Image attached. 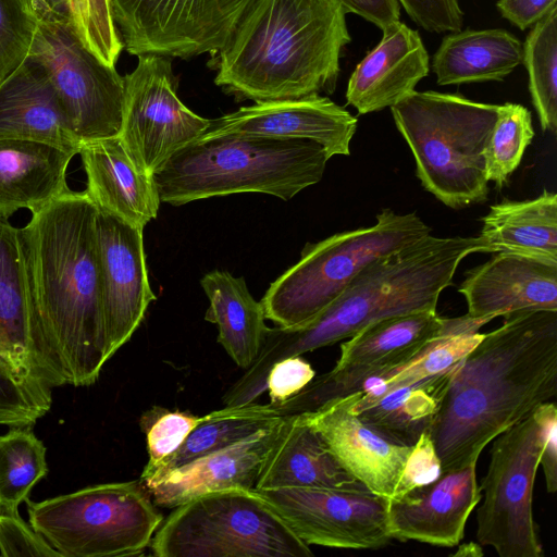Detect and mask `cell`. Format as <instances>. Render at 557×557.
<instances>
[{
    "instance_id": "1",
    "label": "cell",
    "mask_w": 557,
    "mask_h": 557,
    "mask_svg": "<svg viewBox=\"0 0 557 557\" xmlns=\"http://www.w3.org/2000/svg\"><path fill=\"white\" fill-rule=\"evenodd\" d=\"M557 393V311L505 315L455 366L429 428L442 472L478 463L487 444Z\"/></svg>"
},
{
    "instance_id": "2",
    "label": "cell",
    "mask_w": 557,
    "mask_h": 557,
    "mask_svg": "<svg viewBox=\"0 0 557 557\" xmlns=\"http://www.w3.org/2000/svg\"><path fill=\"white\" fill-rule=\"evenodd\" d=\"M97 207L70 190L18 228L23 286L34 326L66 384L96 383L110 359L99 287Z\"/></svg>"
},
{
    "instance_id": "3",
    "label": "cell",
    "mask_w": 557,
    "mask_h": 557,
    "mask_svg": "<svg viewBox=\"0 0 557 557\" xmlns=\"http://www.w3.org/2000/svg\"><path fill=\"white\" fill-rule=\"evenodd\" d=\"M485 252L479 237H434L431 234L364 267L320 314L294 327H269L246 372L223 397L225 406L255 401L267 389L271 367L290 356L349 338L385 317L436 310L441 293L451 285L460 262Z\"/></svg>"
},
{
    "instance_id": "4",
    "label": "cell",
    "mask_w": 557,
    "mask_h": 557,
    "mask_svg": "<svg viewBox=\"0 0 557 557\" xmlns=\"http://www.w3.org/2000/svg\"><path fill=\"white\" fill-rule=\"evenodd\" d=\"M346 14L335 0H253L212 55L215 85L237 101L333 94L351 41Z\"/></svg>"
},
{
    "instance_id": "5",
    "label": "cell",
    "mask_w": 557,
    "mask_h": 557,
    "mask_svg": "<svg viewBox=\"0 0 557 557\" xmlns=\"http://www.w3.org/2000/svg\"><path fill=\"white\" fill-rule=\"evenodd\" d=\"M327 161L313 140L224 135L181 148L152 178L172 206L239 193L289 200L322 180Z\"/></svg>"
},
{
    "instance_id": "6",
    "label": "cell",
    "mask_w": 557,
    "mask_h": 557,
    "mask_svg": "<svg viewBox=\"0 0 557 557\" xmlns=\"http://www.w3.org/2000/svg\"><path fill=\"white\" fill-rule=\"evenodd\" d=\"M498 108L433 90H413L391 107L417 177L445 206L461 209L487 199L485 150Z\"/></svg>"
},
{
    "instance_id": "7",
    "label": "cell",
    "mask_w": 557,
    "mask_h": 557,
    "mask_svg": "<svg viewBox=\"0 0 557 557\" xmlns=\"http://www.w3.org/2000/svg\"><path fill=\"white\" fill-rule=\"evenodd\" d=\"M430 234L431 228L414 212L383 209L372 226L307 244L300 260L275 280L260 300L265 319L282 327L309 322L370 262Z\"/></svg>"
},
{
    "instance_id": "8",
    "label": "cell",
    "mask_w": 557,
    "mask_h": 557,
    "mask_svg": "<svg viewBox=\"0 0 557 557\" xmlns=\"http://www.w3.org/2000/svg\"><path fill=\"white\" fill-rule=\"evenodd\" d=\"M309 546L260 492L243 487L173 508L150 543L158 557H311Z\"/></svg>"
},
{
    "instance_id": "9",
    "label": "cell",
    "mask_w": 557,
    "mask_h": 557,
    "mask_svg": "<svg viewBox=\"0 0 557 557\" xmlns=\"http://www.w3.org/2000/svg\"><path fill=\"white\" fill-rule=\"evenodd\" d=\"M26 504L29 524L61 557L143 555L163 521L140 480Z\"/></svg>"
},
{
    "instance_id": "10",
    "label": "cell",
    "mask_w": 557,
    "mask_h": 557,
    "mask_svg": "<svg viewBox=\"0 0 557 557\" xmlns=\"http://www.w3.org/2000/svg\"><path fill=\"white\" fill-rule=\"evenodd\" d=\"M61 366L37 333L23 286L18 228L0 218V424L33 426L65 385Z\"/></svg>"
},
{
    "instance_id": "11",
    "label": "cell",
    "mask_w": 557,
    "mask_h": 557,
    "mask_svg": "<svg viewBox=\"0 0 557 557\" xmlns=\"http://www.w3.org/2000/svg\"><path fill=\"white\" fill-rule=\"evenodd\" d=\"M36 30L30 57L38 60L81 144L120 134L124 77L98 59L81 40L69 15L45 0H33Z\"/></svg>"
},
{
    "instance_id": "12",
    "label": "cell",
    "mask_w": 557,
    "mask_h": 557,
    "mask_svg": "<svg viewBox=\"0 0 557 557\" xmlns=\"http://www.w3.org/2000/svg\"><path fill=\"white\" fill-rule=\"evenodd\" d=\"M480 488L476 540L500 557H543L533 518V490L542 450L541 426L532 412L493 441Z\"/></svg>"
},
{
    "instance_id": "13",
    "label": "cell",
    "mask_w": 557,
    "mask_h": 557,
    "mask_svg": "<svg viewBox=\"0 0 557 557\" xmlns=\"http://www.w3.org/2000/svg\"><path fill=\"white\" fill-rule=\"evenodd\" d=\"M253 0H111L113 20L132 55L189 59L216 53Z\"/></svg>"
},
{
    "instance_id": "14",
    "label": "cell",
    "mask_w": 557,
    "mask_h": 557,
    "mask_svg": "<svg viewBox=\"0 0 557 557\" xmlns=\"http://www.w3.org/2000/svg\"><path fill=\"white\" fill-rule=\"evenodd\" d=\"M171 58L138 55L124 76L122 125L119 134L136 166L152 175L177 150L205 133L210 120L189 110L176 94Z\"/></svg>"
},
{
    "instance_id": "15",
    "label": "cell",
    "mask_w": 557,
    "mask_h": 557,
    "mask_svg": "<svg viewBox=\"0 0 557 557\" xmlns=\"http://www.w3.org/2000/svg\"><path fill=\"white\" fill-rule=\"evenodd\" d=\"M258 492L308 545L379 549L393 540L387 528V497L358 481L331 487Z\"/></svg>"
},
{
    "instance_id": "16",
    "label": "cell",
    "mask_w": 557,
    "mask_h": 557,
    "mask_svg": "<svg viewBox=\"0 0 557 557\" xmlns=\"http://www.w3.org/2000/svg\"><path fill=\"white\" fill-rule=\"evenodd\" d=\"M96 237L100 302L111 358L131 339L157 297L148 280L144 227L97 208Z\"/></svg>"
},
{
    "instance_id": "17",
    "label": "cell",
    "mask_w": 557,
    "mask_h": 557,
    "mask_svg": "<svg viewBox=\"0 0 557 557\" xmlns=\"http://www.w3.org/2000/svg\"><path fill=\"white\" fill-rule=\"evenodd\" d=\"M358 120L327 97L256 102L210 120L195 141L224 135H249L283 139H309L320 144L329 159L349 156ZM194 141V143H195Z\"/></svg>"
},
{
    "instance_id": "18",
    "label": "cell",
    "mask_w": 557,
    "mask_h": 557,
    "mask_svg": "<svg viewBox=\"0 0 557 557\" xmlns=\"http://www.w3.org/2000/svg\"><path fill=\"white\" fill-rule=\"evenodd\" d=\"M475 470L476 463H470L444 471L428 485L399 498H387L391 537L445 547L459 544L482 497Z\"/></svg>"
},
{
    "instance_id": "19",
    "label": "cell",
    "mask_w": 557,
    "mask_h": 557,
    "mask_svg": "<svg viewBox=\"0 0 557 557\" xmlns=\"http://www.w3.org/2000/svg\"><path fill=\"white\" fill-rule=\"evenodd\" d=\"M299 414L355 480L377 495L393 496L412 446L399 444L362 421L350 411L347 396Z\"/></svg>"
},
{
    "instance_id": "20",
    "label": "cell",
    "mask_w": 557,
    "mask_h": 557,
    "mask_svg": "<svg viewBox=\"0 0 557 557\" xmlns=\"http://www.w3.org/2000/svg\"><path fill=\"white\" fill-rule=\"evenodd\" d=\"M458 292L474 319L533 310L557 311V263L496 252L466 273Z\"/></svg>"
},
{
    "instance_id": "21",
    "label": "cell",
    "mask_w": 557,
    "mask_h": 557,
    "mask_svg": "<svg viewBox=\"0 0 557 557\" xmlns=\"http://www.w3.org/2000/svg\"><path fill=\"white\" fill-rule=\"evenodd\" d=\"M282 418L238 443L141 482L156 506L172 509L208 492L255 488Z\"/></svg>"
},
{
    "instance_id": "22",
    "label": "cell",
    "mask_w": 557,
    "mask_h": 557,
    "mask_svg": "<svg viewBox=\"0 0 557 557\" xmlns=\"http://www.w3.org/2000/svg\"><path fill=\"white\" fill-rule=\"evenodd\" d=\"M382 30V39L357 64L347 84V104L359 114L391 108L429 75V53L417 30L399 20Z\"/></svg>"
},
{
    "instance_id": "23",
    "label": "cell",
    "mask_w": 557,
    "mask_h": 557,
    "mask_svg": "<svg viewBox=\"0 0 557 557\" xmlns=\"http://www.w3.org/2000/svg\"><path fill=\"white\" fill-rule=\"evenodd\" d=\"M0 138L46 141L76 153L82 145L45 66L30 55L0 82Z\"/></svg>"
},
{
    "instance_id": "24",
    "label": "cell",
    "mask_w": 557,
    "mask_h": 557,
    "mask_svg": "<svg viewBox=\"0 0 557 557\" xmlns=\"http://www.w3.org/2000/svg\"><path fill=\"white\" fill-rule=\"evenodd\" d=\"M78 153L85 191L99 210L139 227L157 216L161 201L152 175L136 166L119 136L84 141Z\"/></svg>"
},
{
    "instance_id": "25",
    "label": "cell",
    "mask_w": 557,
    "mask_h": 557,
    "mask_svg": "<svg viewBox=\"0 0 557 557\" xmlns=\"http://www.w3.org/2000/svg\"><path fill=\"white\" fill-rule=\"evenodd\" d=\"M75 154L46 141L0 138V218L36 212L70 191L66 170Z\"/></svg>"
},
{
    "instance_id": "26",
    "label": "cell",
    "mask_w": 557,
    "mask_h": 557,
    "mask_svg": "<svg viewBox=\"0 0 557 557\" xmlns=\"http://www.w3.org/2000/svg\"><path fill=\"white\" fill-rule=\"evenodd\" d=\"M356 481L338 463L320 433L302 414H294L282 418L255 490L331 487Z\"/></svg>"
},
{
    "instance_id": "27",
    "label": "cell",
    "mask_w": 557,
    "mask_h": 557,
    "mask_svg": "<svg viewBox=\"0 0 557 557\" xmlns=\"http://www.w3.org/2000/svg\"><path fill=\"white\" fill-rule=\"evenodd\" d=\"M522 59L523 44L506 29H460L442 39L432 67L441 86L502 82Z\"/></svg>"
},
{
    "instance_id": "28",
    "label": "cell",
    "mask_w": 557,
    "mask_h": 557,
    "mask_svg": "<svg viewBox=\"0 0 557 557\" xmlns=\"http://www.w3.org/2000/svg\"><path fill=\"white\" fill-rule=\"evenodd\" d=\"M478 236L485 252H508L557 263V195L544 190L534 199H504L482 218Z\"/></svg>"
},
{
    "instance_id": "29",
    "label": "cell",
    "mask_w": 557,
    "mask_h": 557,
    "mask_svg": "<svg viewBox=\"0 0 557 557\" xmlns=\"http://www.w3.org/2000/svg\"><path fill=\"white\" fill-rule=\"evenodd\" d=\"M200 284L210 302L205 319L218 325V342L237 366L249 368L268 329L261 302L251 296L243 276L226 271L207 273Z\"/></svg>"
},
{
    "instance_id": "30",
    "label": "cell",
    "mask_w": 557,
    "mask_h": 557,
    "mask_svg": "<svg viewBox=\"0 0 557 557\" xmlns=\"http://www.w3.org/2000/svg\"><path fill=\"white\" fill-rule=\"evenodd\" d=\"M456 364L421 381L398 386L352 413L388 438L412 446L429 430Z\"/></svg>"
},
{
    "instance_id": "31",
    "label": "cell",
    "mask_w": 557,
    "mask_h": 557,
    "mask_svg": "<svg viewBox=\"0 0 557 557\" xmlns=\"http://www.w3.org/2000/svg\"><path fill=\"white\" fill-rule=\"evenodd\" d=\"M281 418L271 411L268 404L261 405L255 401L240 406H225L223 409L214 410L201 417V421L171 457L151 474L139 480H148L238 443L273 425Z\"/></svg>"
},
{
    "instance_id": "32",
    "label": "cell",
    "mask_w": 557,
    "mask_h": 557,
    "mask_svg": "<svg viewBox=\"0 0 557 557\" xmlns=\"http://www.w3.org/2000/svg\"><path fill=\"white\" fill-rule=\"evenodd\" d=\"M47 473L46 447L33 426H11L0 435V512L18 513Z\"/></svg>"
},
{
    "instance_id": "33",
    "label": "cell",
    "mask_w": 557,
    "mask_h": 557,
    "mask_svg": "<svg viewBox=\"0 0 557 557\" xmlns=\"http://www.w3.org/2000/svg\"><path fill=\"white\" fill-rule=\"evenodd\" d=\"M529 91L544 132L557 128V4L537 21L523 44Z\"/></svg>"
},
{
    "instance_id": "34",
    "label": "cell",
    "mask_w": 557,
    "mask_h": 557,
    "mask_svg": "<svg viewBox=\"0 0 557 557\" xmlns=\"http://www.w3.org/2000/svg\"><path fill=\"white\" fill-rule=\"evenodd\" d=\"M533 137L532 115L524 106L511 102L499 106L485 150L487 181L503 187L519 166Z\"/></svg>"
},
{
    "instance_id": "35",
    "label": "cell",
    "mask_w": 557,
    "mask_h": 557,
    "mask_svg": "<svg viewBox=\"0 0 557 557\" xmlns=\"http://www.w3.org/2000/svg\"><path fill=\"white\" fill-rule=\"evenodd\" d=\"M67 15L83 44L103 63L115 66L123 45L111 0H67Z\"/></svg>"
},
{
    "instance_id": "36",
    "label": "cell",
    "mask_w": 557,
    "mask_h": 557,
    "mask_svg": "<svg viewBox=\"0 0 557 557\" xmlns=\"http://www.w3.org/2000/svg\"><path fill=\"white\" fill-rule=\"evenodd\" d=\"M36 24L33 0H0V82L28 57Z\"/></svg>"
},
{
    "instance_id": "37",
    "label": "cell",
    "mask_w": 557,
    "mask_h": 557,
    "mask_svg": "<svg viewBox=\"0 0 557 557\" xmlns=\"http://www.w3.org/2000/svg\"><path fill=\"white\" fill-rule=\"evenodd\" d=\"M143 417L146 432L148 462L140 479L151 474L164 460L171 457L185 442L189 433L201 421V417L178 410L152 409Z\"/></svg>"
},
{
    "instance_id": "38",
    "label": "cell",
    "mask_w": 557,
    "mask_h": 557,
    "mask_svg": "<svg viewBox=\"0 0 557 557\" xmlns=\"http://www.w3.org/2000/svg\"><path fill=\"white\" fill-rule=\"evenodd\" d=\"M442 465L429 430L424 431L406 459L397 487L391 498H399L435 481Z\"/></svg>"
},
{
    "instance_id": "39",
    "label": "cell",
    "mask_w": 557,
    "mask_h": 557,
    "mask_svg": "<svg viewBox=\"0 0 557 557\" xmlns=\"http://www.w3.org/2000/svg\"><path fill=\"white\" fill-rule=\"evenodd\" d=\"M0 555L3 557H61L20 513L0 512Z\"/></svg>"
},
{
    "instance_id": "40",
    "label": "cell",
    "mask_w": 557,
    "mask_h": 557,
    "mask_svg": "<svg viewBox=\"0 0 557 557\" xmlns=\"http://www.w3.org/2000/svg\"><path fill=\"white\" fill-rule=\"evenodd\" d=\"M410 18L432 33L458 32L463 12L458 0H398Z\"/></svg>"
},
{
    "instance_id": "41",
    "label": "cell",
    "mask_w": 557,
    "mask_h": 557,
    "mask_svg": "<svg viewBox=\"0 0 557 557\" xmlns=\"http://www.w3.org/2000/svg\"><path fill=\"white\" fill-rule=\"evenodd\" d=\"M315 376L311 364L300 355L275 362L267 376L271 403H283L299 393Z\"/></svg>"
},
{
    "instance_id": "42",
    "label": "cell",
    "mask_w": 557,
    "mask_h": 557,
    "mask_svg": "<svg viewBox=\"0 0 557 557\" xmlns=\"http://www.w3.org/2000/svg\"><path fill=\"white\" fill-rule=\"evenodd\" d=\"M542 433V466L547 493L557 491V407L552 400L541 404L534 411Z\"/></svg>"
},
{
    "instance_id": "43",
    "label": "cell",
    "mask_w": 557,
    "mask_h": 557,
    "mask_svg": "<svg viewBox=\"0 0 557 557\" xmlns=\"http://www.w3.org/2000/svg\"><path fill=\"white\" fill-rule=\"evenodd\" d=\"M556 4L557 0H498L496 7L504 18L524 30L532 27Z\"/></svg>"
},
{
    "instance_id": "44",
    "label": "cell",
    "mask_w": 557,
    "mask_h": 557,
    "mask_svg": "<svg viewBox=\"0 0 557 557\" xmlns=\"http://www.w3.org/2000/svg\"><path fill=\"white\" fill-rule=\"evenodd\" d=\"M347 13H354L383 29L400 17L398 0H335Z\"/></svg>"
},
{
    "instance_id": "45",
    "label": "cell",
    "mask_w": 557,
    "mask_h": 557,
    "mask_svg": "<svg viewBox=\"0 0 557 557\" xmlns=\"http://www.w3.org/2000/svg\"><path fill=\"white\" fill-rule=\"evenodd\" d=\"M454 556H482L483 552L479 543H467L458 547Z\"/></svg>"
},
{
    "instance_id": "46",
    "label": "cell",
    "mask_w": 557,
    "mask_h": 557,
    "mask_svg": "<svg viewBox=\"0 0 557 557\" xmlns=\"http://www.w3.org/2000/svg\"><path fill=\"white\" fill-rule=\"evenodd\" d=\"M51 8L67 14V0H45Z\"/></svg>"
}]
</instances>
